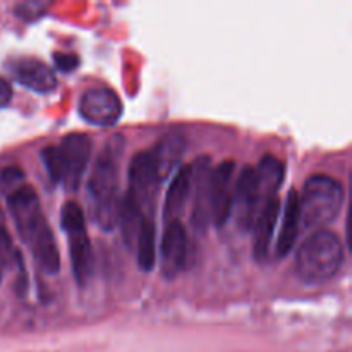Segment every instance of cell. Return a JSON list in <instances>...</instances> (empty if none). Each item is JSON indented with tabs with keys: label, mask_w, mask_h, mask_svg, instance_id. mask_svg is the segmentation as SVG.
Segmentation results:
<instances>
[{
	"label": "cell",
	"mask_w": 352,
	"mask_h": 352,
	"mask_svg": "<svg viewBox=\"0 0 352 352\" xmlns=\"http://www.w3.org/2000/svg\"><path fill=\"white\" fill-rule=\"evenodd\" d=\"M344 261V248L330 230H316L301 244L296 256L298 277L308 285H320L336 277Z\"/></svg>",
	"instance_id": "3"
},
{
	"label": "cell",
	"mask_w": 352,
	"mask_h": 352,
	"mask_svg": "<svg viewBox=\"0 0 352 352\" xmlns=\"http://www.w3.org/2000/svg\"><path fill=\"white\" fill-rule=\"evenodd\" d=\"M186 150V138L181 133H172L165 134L160 141L157 143V146L151 148V155H153L155 165H157L158 175H160V181L164 182L165 179L170 177V174L174 172V168L177 167V164L181 162L182 155Z\"/></svg>",
	"instance_id": "16"
},
{
	"label": "cell",
	"mask_w": 352,
	"mask_h": 352,
	"mask_svg": "<svg viewBox=\"0 0 352 352\" xmlns=\"http://www.w3.org/2000/svg\"><path fill=\"white\" fill-rule=\"evenodd\" d=\"M2 274H3V267L0 265V280H2Z\"/></svg>",
	"instance_id": "25"
},
{
	"label": "cell",
	"mask_w": 352,
	"mask_h": 352,
	"mask_svg": "<svg viewBox=\"0 0 352 352\" xmlns=\"http://www.w3.org/2000/svg\"><path fill=\"white\" fill-rule=\"evenodd\" d=\"M7 67L19 85L34 93H50L57 86V76H55L54 69L40 58H12Z\"/></svg>",
	"instance_id": "11"
},
{
	"label": "cell",
	"mask_w": 352,
	"mask_h": 352,
	"mask_svg": "<svg viewBox=\"0 0 352 352\" xmlns=\"http://www.w3.org/2000/svg\"><path fill=\"white\" fill-rule=\"evenodd\" d=\"M54 62L57 69H60V71H65V72H71L74 71L76 65L79 64V58L71 54H55Z\"/></svg>",
	"instance_id": "22"
},
{
	"label": "cell",
	"mask_w": 352,
	"mask_h": 352,
	"mask_svg": "<svg viewBox=\"0 0 352 352\" xmlns=\"http://www.w3.org/2000/svg\"><path fill=\"white\" fill-rule=\"evenodd\" d=\"M188 263V232L181 220L167 222L160 243V270L168 280L177 277Z\"/></svg>",
	"instance_id": "10"
},
{
	"label": "cell",
	"mask_w": 352,
	"mask_h": 352,
	"mask_svg": "<svg viewBox=\"0 0 352 352\" xmlns=\"http://www.w3.org/2000/svg\"><path fill=\"white\" fill-rule=\"evenodd\" d=\"M280 215V199L274 198L263 206V210L258 215L254 222V243H253V256L258 263H263L270 254V244L274 239L275 226Z\"/></svg>",
	"instance_id": "15"
},
{
	"label": "cell",
	"mask_w": 352,
	"mask_h": 352,
	"mask_svg": "<svg viewBox=\"0 0 352 352\" xmlns=\"http://www.w3.org/2000/svg\"><path fill=\"white\" fill-rule=\"evenodd\" d=\"M134 246H136L138 265L141 270H153L155 263H157V227H155L153 219H144L141 222Z\"/></svg>",
	"instance_id": "19"
},
{
	"label": "cell",
	"mask_w": 352,
	"mask_h": 352,
	"mask_svg": "<svg viewBox=\"0 0 352 352\" xmlns=\"http://www.w3.org/2000/svg\"><path fill=\"white\" fill-rule=\"evenodd\" d=\"M299 232H301V215H299V192L296 189L289 191L287 199L284 206V223H282L280 234L277 241V256L284 258L294 248L298 241Z\"/></svg>",
	"instance_id": "18"
},
{
	"label": "cell",
	"mask_w": 352,
	"mask_h": 352,
	"mask_svg": "<svg viewBox=\"0 0 352 352\" xmlns=\"http://www.w3.org/2000/svg\"><path fill=\"white\" fill-rule=\"evenodd\" d=\"M0 265L7 267H21V253L16 250L12 243V237L7 232L6 227H0Z\"/></svg>",
	"instance_id": "20"
},
{
	"label": "cell",
	"mask_w": 352,
	"mask_h": 352,
	"mask_svg": "<svg viewBox=\"0 0 352 352\" xmlns=\"http://www.w3.org/2000/svg\"><path fill=\"white\" fill-rule=\"evenodd\" d=\"M284 164L274 155H265L254 168V189L261 210L270 199L277 198V191L284 182Z\"/></svg>",
	"instance_id": "14"
},
{
	"label": "cell",
	"mask_w": 352,
	"mask_h": 352,
	"mask_svg": "<svg viewBox=\"0 0 352 352\" xmlns=\"http://www.w3.org/2000/svg\"><path fill=\"white\" fill-rule=\"evenodd\" d=\"M24 184V174L21 168L9 167L0 172V191L6 192L7 196L16 191L17 188Z\"/></svg>",
	"instance_id": "21"
},
{
	"label": "cell",
	"mask_w": 352,
	"mask_h": 352,
	"mask_svg": "<svg viewBox=\"0 0 352 352\" xmlns=\"http://www.w3.org/2000/svg\"><path fill=\"white\" fill-rule=\"evenodd\" d=\"M260 212L261 206L258 203L256 189H254V168L246 165L234 184L232 213L236 215L237 226L243 230H248L253 229Z\"/></svg>",
	"instance_id": "12"
},
{
	"label": "cell",
	"mask_w": 352,
	"mask_h": 352,
	"mask_svg": "<svg viewBox=\"0 0 352 352\" xmlns=\"http://www.w3.org/2000/svg\"><path fill=\"white\" fill-rule=\"evenodd\" d=\"M234 170L236 164L226 160L212 170L210 181V220L217 227H223L232 215Z\"/></svg>",
	"instance_id": "9"
},
{
	"label": "cell",
	"mask_w": 352,
	"mask_h": 352,
	"mask_svg": "<svg viewBox=\"0 0 352 352\" xmlns=\"http://www.w3.org/2000/svg\"><path fill=\"white\" fill-rule=\"evenodd\" d=\"M91 153V143L85 134H69L57 146L41 151L47 174L52 182L62 184L67 191H76L81 184Z\"/></svg>",
	"instance_id": "4"
},
{
	"label": "cell",
	"mask_w": 352,
	"mask_h": 352,
	"mask_svg": "<svg viewBox=\"0 0 352 352\" xmlns=\"http://www.w3.org/2000/svg\"><path fill=\"white\" fill-rule=\"evenodd\" d=\"M162 181L150 150H143L131 160L129 186L126 196H129L144 217L151 219L157 203V192Z\"/></svg>",
	"instance_id": "7"
},
{
	"label": "cell",
	"mask_w": 352,
	"mask_h": 352,
	"mask_svg": "<svg viewBox=\"0 0 352 352\" xmlns=\"http://www.w3.org/2000/svg\"><path fill=\"white\" fill-rule=\"evenodd\" d=\"M60 226L67 234L69 254H71V267L74 272L76 282L85 285L91 274V243H89L88 230H86L85 212L74 201H67L62 206Z\"/></svg>",
	"instance_id": "6"
},
{
	"label": "cell",
	"mask_w": 352,
	"mask_h": 352,
	"mask_svg": "<svg viewBox=\"0 0 352 352\" xmlns=\"http://www.w3.org/2000/svg\"><path fill=\"white\" fill-rule=\"evenodd\" d=\"M344 203V189L340 182L329 175L316 174L306 181L299 195L301 229H320L333 222Z\"/></svg>",
	"instance_id": "5"
},
{
	"label": "cell",
	"mask_w": 352,
	"mask_h": 352,
	"mask_svg": "<svg viewBox=\"0 0 352 352\" xmlns=\"http://www.w3.org/2000/svg\"><path fill=\"white\" fill-rule=\"evenodd\" d=\"M191 196H192V226L196 229H205L210 220V181H212V167L206 157L198 158L191 164Z\"/></svg>",
	"instance_id": "13"
},
{
	"label": "cell",
	"mask_w": 352,
	"mask_h": 352,
	"mask_svg": "<svg viewBox=\"0 0 352 352\" xmlns=\"http://www.w3.org/2000/svg\"><path fill=\"white\" fill-rule=\"evenodd\" d=\"M191 177H192L191 164L179 168V170L175 172L174 179H172L170 186H168L167 196H165V205H164L165 222L179 220V217L184 213L186 205H188V199L189 196H191Z\"/></svg>",
	"instance_id": "17"
},
{
	"label": "cell",
	"mask_w": 352,
	"mask_h": 352,
	"mask_svg": "<svg viewBox=\"0 0 352 352\" xmlns=\"http://www.w3.org/2000/svg\"><path fill=\"white\" fill-rule=\"evenodd\" d=\"M10 100H12V86L7 79L0 78V109L9 105Z\"/></svg>",
	"instance_id": "23"
},
{
	"label": "cell",
	"mask_w": 352,
	"mask_h": 352,
	"mask_svg": "<svg viewBox=\"0 0 352 352\" xmlns=\"http://www.w3.org/2000/svg\"><path fill=\"white\" fill-rule=\"evenodd\" d=\"M0 227H6V217H3L2 208H0Z\"/></svg>",
	"instance_id": "24"
},
{
	"label": "cell",
	"mask_w": 352,
	"mask_h": 352,
	"mask_svg": "<svg viewBox=\"0 0 352 352\" xmlns=\"http://www.w3.org/2000/svg\"><path fill=\"white\" fill-rule=\"evenodd\" d=\"M79 113L91 126H113L122 116V102L113 89L96 86L82 93L79 100Z\"/></svg>",
	"instance_id": "8"
},
{
	"label": "cell",
	"mask_w": 352,
	"mask_h": 352,
	"mask_svg": "<svg viewBox=\"0 0 352 352\" xmlns=\"http://www.w3.org/2000/svg\"><path fill=\"white\" fill-rule=\"evenodd\" d=\"M10 215L24 241L33 254L38 267L47 274L55 275L60 270V253L54 232L41 212L40 198L33 186L23 184L7 196Z\"/></svg>",
	"instance_id": "1"
},
{
	"label": "cell",
	"mask_w": 352,
	"mask_h": 352,
	"mask_svg": "<svg viewBox=\"0 0 352 352\" xmlns=\"http://www.w3.org/2000/svg\"><path fill=\"white\" fill-rule=\"evenodd\" d=\"M124 153L122 136H112L100 151L88 182L89 215L98 229L113 230L119 222V172Z\"/></svg>",
	"instance_id": "2"
}]
</instances>
